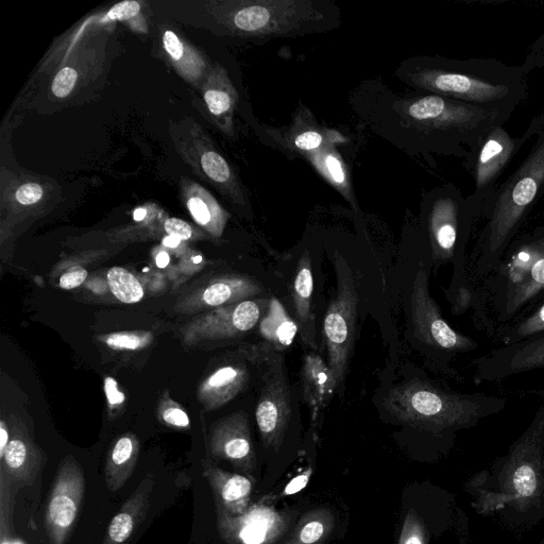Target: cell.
I'll return each mask as SVG.
<instances>
[{
  "label": "cell",
  "mask_w": 544,
  "mask_h": 544,
  "mask_svg": "<svg viewBox=\"0 0 544 544\" xmlns=\"http://www.w3.org/2000/svg\"><path fill=\"white\" fill-rule=\"evenodd\" d=\"M182 241L179 240V238L175 237V236H166L163 240V245L167 248H170V249H175L177 247H179V245L181 244Z\"/></svg>",
  "instance_id": "cell-46"
},
{
  "label": "cell",
  "mask_w": 544,
  "mask_h": 544,
  "mask_svg": "<svg viewBox=\"0 0 544 544\" xmlns=\"http://www.w3.org/2000/svg\"><path fill=\"white\" fill-rule=\"evenodd\" d=\"M153 486H155V481L151 475H148L110 522L104 544H126L128 542L146 518Z\"/></svg>",
  "instance_id": "cell-24"
},
{
  "label": "cell",
  "mask_w": 544,
  "mask_h": 544,
  "mask_svg": "<svg viewBox=\"0 0 544 544\" xmlns=\"http://www.w3.org/2000/svg\"><path fill=\"white\" fill-rule=\"evenodd\" d=\"M432 260L416 264L404 296L407 337L429 365L447 376H454L457 357L480 348L478 342L456 331L442 316L430 292Z\"/></svg>",
  "instance_id": "cell-5"
},
{
  "label": "cell",
  "mask_w": 544,
  "mask_h": 544,
  "mask_svg": "<svg viewBox=\"0 0 544 544\" xmlns=\"http://www.w3.org/2000/svg\"><path fill=\"white\" fill-rule=\"evenodd\" d=\"M544 333V302L530 315L518 320L499 334L503 346L514 345Z\"/></svg>",
  "instance_id": "cell-29"
},
{
  "label": "cell",
  "mask_w": 544,
  "mask_h": 544,
  "mask_svg": "<svg viewBox=\"0 0 544 544\" xmlns=\"http://www.w3.org/2000/svg\"><path fill=\"white\" fill-rule=\"evenodd\" d=\"M204 99H206L210 112L216 116L230 112L234 104L231 92L224 90H209L204 95Z\"/></svg>",
  "instance_id": "cell-35"
},
{
  "label": "cell",
  "mask_w": 544,
  "mask_h": 544,
  "mask_svg": "<svg viewBox=\"0 0 544 544\" xmlns=\"http://www.w3.org/2000/svg\"><path fill=\"white\" fill-rule=\"evenodd\" d=\"M8 427L10 440L0 455V474L11 482L32 485L43 467V453L21 420L11 416Z\"/></svg>",
  "instance_id": "cell-18"
},
{
  "label": "cell",
  "mask_w": 544,
  "mask_h": 544,
  "mask_svg": "<svg viewBox=\"0 0 544 544\" xmlns=\"http://www.w3.org/2000/svg\"><path fill=\"white\" fill-rule=\"evenodd\" d=\"M201 166L204 173L217 183L228 182L232 177L229 164L217 152L204 153L201 158Z\"/></svg>",
  "instance_id": "cell-34"
},
{
  "label": "cell",
  "mask_w": 544,
  "mask_h": 544,
  "mask_svg": "<svg viewBox=\"0 0 544 544\" xmlns=\"http://www.w3.org/2000/svg\"><path fill=\"white\" fill-rule=\"evenodd\" d=\"M466 488L476 513L510 529H530L544 519V403L507 453Z\"/></svg>",
  "instance_id": "cell-1"
},
{
  "label": "cell",
  "mask_w": 544,
  "mask_h": 544,
  "mask_svg": "<svg viewBox=\"0 0 544 544\" xmlns=\"http://www.w3.org/2000/svg\"><path fill=\"white\" fill-rule=\"evenodd\" d=\"M140 441L129 433L119 437L110 449L106 464V484L111 492L122 489L139 462Z\"/></svg>",
  "instance_id": "cell-25"
},
{
  "label": "cell",
  "mask_w": 544,
  "mask_h": 544,
  "mask_svg": "<svg viewBox=\"0 0 544 544\" xmlns=\"http://www.w3.org/2000/svg\"><path fill=\"white\" fill-rule=\"evenodd\" d=\"M140 4L138 2H123L115 5L107 14V20L126 21L138 15Z\"/></svg>",
  "instance_id": "cell-38"
},
{
  "label": "cell",
  "mask_w": 544,
  "mask_h": 544,
  "mask_svg": "<svg viewBox=\"0 0 544 544\" xmlns=\"http://www.w3.org/2000/svg\"><path fill=\"white\" fill-rule=\"evenodd\" d=\"M516 143L500 127L493 129L474 149L476 153V187L479 192L485 190L497 179L502 169L512 157Z\"/></svg>",
  "instance_id": "cell-22"
},
{
  "label": "cell",
  "mask_w": 544,
  "mask_h": 544,
  "mask_svg": "<svg viewBox=\"0 0 544 544\" xmlns=\"http://www.w3.org/2000/svg\"><path fill=\"white\" fill-rule=\"evenodd\" d=\"M85 476L74 456L63 459L47 501L45 529L50 544H66L80 514Z\"/></svg>",
  "instance_id": "cell-14"
},
{
  "label": "cell",
  "mask_w": 544,
  "mask_h": 544,
  "mask_svg": "<svg viewBox=\"0 0 544 544\" xmlns=\"http://www.w3.org/2000/svg\"><path fill=\"white\" fill-rule=\"evenodd\" d=\"M220 536L230 544H275L291 530L293 514L264 503L241 516L217 515Z\"/></svg>",
  "instance_id": "cell-15"
},
{
  "label": "cell",
  "mask_w": 544,
  "mask_h": 544,
  "mask_svg": "<svg viewBox=\"0 0 544 544\" xmlns=\"http://www.w3.org/2000/svg\"><path fill=\"white\" fill-rule=\"evenodd\" d=\"M314 251L305 246L291 262L282 266V299L299 328L302 345L308 351H319L317 317L315 309L316 263Z\"/></svg>",
  "instance_id": "cell-11"
},
{
  "label": "cell",
  "mask_w": 544,
  "mask_h": 544,
  "mask_svg": "<svg viewBox=\"0 0 544 544\" xmlns=\"http://www.w3.org/2000/svg\"><path fill=\"white\" fill-rule=\"evenodd\" d=\"M270 297L247 300L199 314L181 329L186 345L236 343L257 333Z\"/></svg>",
  "instance_id": "cell-12"
},
{
  "label": "cell",
  "mask_w": 544,
  "mask_h": 544,
  "mask_svg": "<svg viewBox=\"0 0 544 544\" xmlns=\"http://www.w3.org/2000/svg\"><path fill=\"white\" fill-rule=\"evenodd\" d=\"M398 76L419 91L509 112L523 94L520 81L493 82L519 75L502 76L500 68L476 66V62L414 59L403 63Z\"/></svg>",
  "instance_id": "cell-4"
},
{
  "label": "cell",
  "mask_w": 544,
  "mask_h": 544,
  "mask_svg": "<svg viewBox=\"0 0 544 544\" xmlns=\"http://www.w3.org/2000/svg\"><path fill=\"white\" fill-rule=\"evenodd\" d=\"M170 262L169 254L165 251H161L156 258V264L159 268L163 269L168 266Z\"/></svg>",
  "instance_id": "cell-45"
},
{
  "label": "cell",
  "mask_w": 544,
  "mask_h": 544,
  "mask_svg": "<svg viewBox=\"0 0 544 544\" xmlns=\"http://www.w3.org/2000/svg\"><path fill=\"white\" fill-rule=\"evenodd\" d=\"M105 393L109 403L110 410L123 405L126 401V396L121 389L118 388L117 382L109 377L105 380Z\"/></svg>",
  "instance_id": "cell-42"
},
{
  "label": "cell",
  "mask_w": 544,
  "mask_h": 544,
  "mask_svg": "<svg viewBox=\"0 0 544 544\" xmlns=\"http://www.w3.org/2000/svg\"><path fill=\"white\" fill-rule=\"evenodd\" d=\"M380 408L398 423L439 439L478 427L504 411L506 400L486 394H464L440 386L416 369L406 379L385 387Z\"/></svg>",
  "instance_id": "cell-3"
},
{
  "label": "cell",
  "mask_w": 544,
  "mask_h": 544,
  "mask_svg": "<svg viewBox=\"0 0 544 544\" xmlns=\"http://www.w3.org/2000/svg\"><path fill=\"white\" fill-rule=\"evenodd\" d=\"M283 295L281 281L271 278L261 280L250 274H228L218 276L193 293L178 300L175 311L180 314L195 315L206 313L223 306L247 300Z\"/></svg>",
  "instance_id": "cell-13"
},
{
  "label": "cell",
  "mask_w": 544,
  "mask_h": 544,
  "mask_svg": "<svg viewBox=\"0 0 544 544\" xmlns=\"http://www.w3.org/2000/svg\"><path fill=\"white\" fill-rule=\"evenodd\" d=\"M299 387L303 403L310 408L313 421L318 423L323 408L335 396L331 370L321 352H306Z\"/></svg>",
  "instance_id": "cell-21"
},
{
  "label": "cell",
  "mask_w": 544,
  "mask_h": 544,
  "mask_svg": "<svg viewBox=\"0 0 544 544\" xmlns=\"http://www.w3.org/2000/svg\"><path fill=\"white\" fill-rule=\"evenodd\" d=\"M488 277L486 297L498 320L513 319L544 291V237L522 245Z\"/></svg>",
  "instance_id": "cell-8"
},
{
  "label": "cell",
  "mask_w": 544,
  "mask_h": 544,
  "mask_svg": "<svg viewBox=\"0 0 544 544\" xmlns=\"http://www.w3.org/2000/svg\"><path fill=\"white\" fill-rule=\"evenodd\" d=\"M107 280L111 293L119 302L135 304L141 302L145 296L140 280L123 267L111 268Z\"/></svg>",
  "instance_id": "cell-28"
},
{
  "label": "cell",
  "mask_w": 544,
  "mask_h": 544,
  "mask_svg": "<svg viewBox=\"0 0 544 544\" xmlns=\"http://www.w3.org/2000/svg\"><path fill=\"white\" fill-rule=\"evenodd\" d=\"M10 440V432L5 419L0 421V455L4 454Z\"/></svg>",
  "instance_id": "cell-44"
},
{
  "label": "cell",
  "mask_w": 544,
  "mask_h": 544,
  "mask_svg": "<svg viewBox=\"0 0 544 544\" xmlns=\"http://www.w3.org/2000/svg\"><path fill=\"white\" fill-rule=\"evenodd\" d=\"M348 201L355 203L347 166L335 146L322 148L304 157Z\"/></svg>",
  "instance_id": "cell-27"
},
{
  "label": "cell",
  "mask_w": 544,
  "mask_h": 544,
  "mask_svg": "<svg viewBox=\"0 0 544 544\" xmlns=\"http://www.w3.org/2000/svg\"><path fill=\"white\" fill-rule=\"evenodd\" d=\"M276 351L262 342L244 344L204 379L198 399L204 410L223 407L252 387H259L270 356Z\"/></svg>",
  "instance_id": "cell-9"
},
{
  "label": "cell",
  "mask_w": 544,
  "mask_h": 544,
  "mask_svg": "<svg viewBox=\"0 0 544 544\" xmlns=\"http://www.w3.org/2000/svg\"><path fill=\"white\" fill-rule=\"evenodd\" d=\"M190 212L197 223L207 227L215 235H220L224 228V217L212 214L208 204L198 197H193L187 202Z\"/></svg>",
  "instance_id": "cell-32"
},
{
  "label": "cell",
  "mask_w": 544,
  "mask_h": 544,
  "mask_svg": "<svg viewBox=\"0 0 544 544\" xmlns=\"http://www.w3.org/2000/svg\"><path fill=\"white\" fill-rule=\"evenodd\" d=\"M336 517L328 507L305 513L292 535L281 544H328L335 530Z\"/></svg>",
  "instance_id": "cell-26"
},
{
  "label": "cell",
  "mask_w": 544,
  "mask_h": 544,
  "mask_svg": "<svg viewBox=\"0 0 544 544\" xmlns=\"http://www.w3.org/2000/svg\"><path fill=\"white\" fill-rule=\"evenodd\" d=\"M212 457L227 461L236 469L252 476L257 469L249 414L240 411L216 422L210 431Z\"/></svg>",
  "instance_id": "cell-16"
},
{
  "label": "cell",
  "mask_w": 544,
  "mask_h": 544,
  "mask_svg": "<svg viewBox=\"0 0 544 544\" xmlns=\"http://www.w3.org/2000/svg\"><path fill=\"white\" fill-rule=\"evenodd\" d=\"M158 416L162 423L169 428L189 430L191 420L182 406L168 396H163L160 402Z\"/></svg>",
  "instance_id": "cell-31"
},
{
  "label": "cell",
  "mask_w": 544,
  "mask_h": 544,
  "mask_svg": "<svg viewBox=\"0 0 544 544\" xmlns=\"http://www.w3.org/2000/svg\"><path fill=\"white\" fill-rule=\"evenodd\" d=\"M146 215L147 211L143 208H140L138 210H135L133 217L135 221H142L145 219Z\"/></svg>",
  "instance_id": "cell-47"
},
{
  "label": "cell",
  "mask_w": 544,
  "mask_h": 544,
  "mask_svg": "<svg viewBox=\"0 0 544 544\" xmlns=\"http://www.w3.org/2000/svg\"><path fill=\"white\" fill-rule=\"evenodd\" d=\"M475 379L486 382L506 380L517 374L544 369V333L503 346L474 362Z\"/></svg>",
  "instance_id": "cell-17"
},
{
  "label": "cell",
  "mask_w": 544,
  "mask_h": 544,
  "mask_svg": "<svg viewBox=\"0 0 544 544\" xmlns=\"http://www.w3.org/2000/svg\"><path fill=\"white\" fill-rule=\"evenodd\" d=\"M155 335L150 332H117L101 337L109 348L119 351H139L151 345Z\"/></svg>",
  "instance_id": "cell-30"
},
{
  "label": "cell",
  "mask_w": 544,
  "mask_h": 544,
  "mask_svg": "<svg viewBox=\"0 0 544 544\" xmlns=\"http://www.w3.org/2000/svg\"><path fill=\"white\" fill-rule=\"evenodd\" d=\"M312 474H313L312 467H309L308 469L300 473L298 476H296L295 479H293L291 482L287 484V486L281 492V495L278 498L280 499L283 497L296 495V493L303 490L306 487V485L309 484L312 478Z\"/></svg>",
  "instance_id": "cell-41"
},
{
  "label": "cell",
  "mask_w": 544,
  "mask_h": 544,
  "mask_svg": "<svg viewBox=\"0 0 544 544\" xmlns=\"http://www.w3.org/2000/svg\"><path fill=\"white\" fill-rule=\"evenodd\" d=\"M88 276V271L84 268L73 267L61 276L59 286L66 289V291H71V289L81 286L88 279Z\"/></svg>",
  "instance_id": "cell-37"
},
{
  "label": "cell",
  "mask_w": 544,
  "mask_h": 544,
  "mask_svg": "<svg viewBox=\"0 0 544 544\" xmlns=\"http://www.w3.org/2000/svg\"><path fill=\"white\" fill-rule=\"evenodd\" d=\"M538 544H544V539L541 542H539Z\"/></svg>",
  "instance_id": "cell-48"
},
{
  "label": "cell",
  "mask_w": 544,
  "mask_h": 544,
  "mask_svg": "<svg viewBox=\"0 0 544 544\" xmlns=\"http://www.w3.org/2000/svg\"><path fill=\"white\" fill-rule=\"evenodd\" d=\"M164 46L170 57L180 60L184 53V47L173 31H166L164 34Z\"/></svg>",
  "instance_id": "cell-43"
},
{
  "label": "cell",
  "mask_w": 544,
  "mask_h": 544,
  "mask_svg": "<svg viewBox=\"0 0 544 544\" xmlns=\"http://www.w3.org/2000/svg\"><path fill=\"white\" fill-rule=\"evenodd\" d=\"M471 215L462 212L455 200L436 201L428 220L430 255L433 268L453 263V279L448 292L451 298L459 289L469 286L465 252L471 228Z\"/></svg>",
  "instance_id": "cell-10"
},
{
  "label": "cell",
  "mask_w": 544,
  "mask_h": 544,
  "mask_svg": "<svg viewBox=\"0 0 544 544\" xmlns=\"http://www.w3.org/2000/svg\"><path fill=\"white\" fill-rule=\"evenodd\" d=\"M378 111L380 127L396 131L405 145L437 152L462 144L473 150L509 113L433 94L396 97L381 102Z\"/></svg>",
  "instance_id": "cell-2"
},
{
  "label": "cell",
  "mask_w": 544,
  "mask_h": 544,
  "mask_svg": "<svg viewBox=\"0 0 544 544\" xmlns=\"http://www.w3.org/2000/svg\"><path fill=\"white\" fill-rule=\"evenodd\" d=\"M202 475L212 489L217 515L237 517L247 512L253 483L246 475L225 471L211 461L202 463Z\"/></svg>",
  "instance_id": "cell-19"
},
{
  "label": "cell",
  "mask_w": 544,
  "mask_h": 544,
  "mask_svg": "<svg viewBox=\"0 0 544 544\" xmlns=\"http://www.w3.org/2000/svg\"><path fill=\"white\" fill-rule=\"evenodd\" d=\"M302 403L299 383L289 377L285 355L272 353L254 405V420L266 452L279 454L300 427Z\"/></svg>",
  "instance_id": "cell-7"
},
{
  "label": "cell",
  "mask_w": 544,
  "mask_h": 544,
  "mask_svg": "<svg viewBox=\"0 0 544 544\" xmlns=\"http://www.w3.org/2000/svg\"><path fill=\"white\" fill-rule=\"evenodd\" d=\"M269 135L284 151L303 157L345 142L337 131L319 127L308 111L299 112L286 130L269 132Z\"/></svg>",
  "instance_id": "cell-20"
},
{
  "label": "cell",
  "mask_w": 544,
  "mask_h": 544,
  "mask_svg": "<svg viewBox=\"0 0 544 544\" xmlns=\"http://www.w3.org/2000/svg\"><path fill=\"white\" fill-rule=\"evenodd\" d=\"M335 272L333 294L322 321L323 356L330 367L335 396L343 398L354 356L364 299L362 270L335 251L331 257Z\"/></svg>",
  "instance_id": "cell-6"
},
{
  "label": "cell",
  "mask_w": 544,
  "mask_h": 544,
  "mask_svg": "<svg viewBox=\"0 0 544 544\" xmlns=\"http://www.w3.org/2000/svg\"><path fill=\"white\" fill-rule=\"evenodd\" d=\"M164 228L168 235L175 236L180 241H189L193 236L192 227L178 218L167 219Z\"/></svg>",
  "instance_id": "cell-39"
},
{
  "label": "cell",
  "mask_w": 544,
  "mask_h": 544,
  "mask_svg": "<svg viewBox=\"0 0 544 544\" xmlns=\"http://www.w3.org/2000/svg\"><path fill=\"white\" fill-rule=\"evenodd\" d=\"M43 197V189L37 183H28L20 187L16 192V200L24 206L39 202Z\"/></svg>",
  "instance_id": "cell-40"
},
{
  "label": "cell",
  "mask_w": 544,
  "mask_h": 544,
  "mask_svg": "<svg viewBox=\"0 0 544 544\" xmlns=\"http://www.w3.org/2000/svg\"><path fill=\"white\" fill-rule=\"evenodd\" d=\"M77 78L78 75L74 68H63V70L57 74L53 82V87H51V89H53V93L59 98H64L70 95L75 87Z\"/></svg>",
  "instance_id": "cell-36"
},
{
  "label": "cell",
  "mask_w": 544,
  "mask_h": 544,
  "mask_svg": "<svg viewBox=\"0 0 544 544\" xmlns=\"http://www.w3.org/2000/svg\"><path fill=\"white\" fill-rule=\"evenodd\" d=\"M399 544H430L427 527L413 509L405 518Z\"/></svg>",
  "instance_id": "cell-33"
},
{
  "label": "cell",
  "mask_w": 544,
  "mask_h": 544,
  "mask_svg": "<svg viewBox=\"0 0 544 544\" xmlns=\"http://www.w3.org/2000/svg\"><path fill=\"white\" fill-rule=\"evenodd\" d=\"M257 334L259 342L282 354L292 347L299 336L297 322L287 310L281 294L270 297Z\"/></svg>",
  "instance_id": "cell-23"
}]
</instances>
